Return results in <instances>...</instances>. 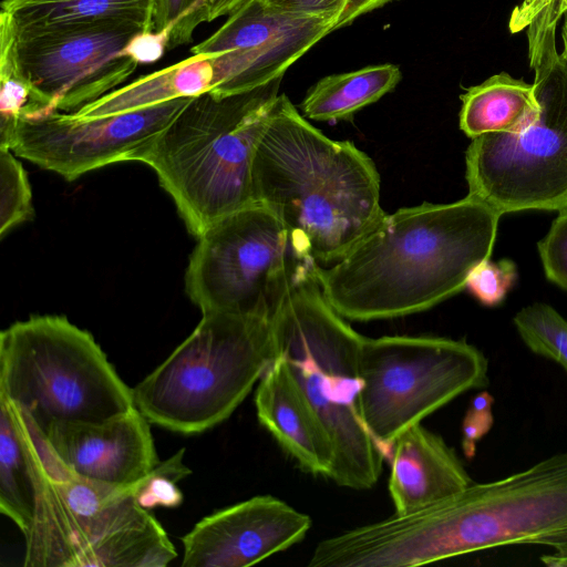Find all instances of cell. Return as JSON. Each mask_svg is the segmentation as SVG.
<instances>
[{
  "label": "cell",
  "instance_id": "obj_24",
  "mask_svg": "<svg viewBox=\"0 0 567 567\" xmlns=\"http://www.w3.org/2000/svg\"><path fill=\"white\" fill-rule=\"evenodd\" d=\"M515 328L535 354L559 364L567 373V319L553 307L536 302L514 317Z\"/></svg>",
  "mask_w": 567,
  "mask_h": 567
},
{
  "label": "cell",
  "instance_id": "obj_36",
  "mask_svg": "<svg viewBox=\"0 0 567 567\" xmlns=\"http://www.w3.org/2000/svg\"><path fill=\"white\" fill-rule=\"evenodd\" d=\"M540 561L549 567H567V548L543 554Z\"/></svg>",
  "mask_w": 567,
  "mask_h": 567
},
{
  "label": "cell",
  "instance_id": "obj_10",
  "mask_svg": "<svg viewBox=\"0 0 567 567\" xmlns=\"http://www.w3.org/2000/svg\"><path fill=\"white\" fill-rule=\"evenodd\" d=\"M359 414L390 458L404 431L456 396L488 385V361L464 340L443 337L364 338Z\"/></svg>",
  "mask_w": 567,
  "mask_h": 567
},
{
  "label": "cell",
  "instance_id": "obj_34",
  "mask_svg": "<svg viewBox=\"0 0 567 567\" xmlns=\"http://www.w3.org/2000/svg\"><path fill=\"white\" fill-rule=\"evenodd\" d=\"M396 0H348V4L340 16L336 30L351 24L359 17Z\"/></svg>",
  "mask_w": 567,
  "mask_h": 567
},
{
  "label": "cell",
  "instance_id": "obj_39",
  "mask_svg": "<svg viewBox=\"0 0 567 567\" xmlns=\"http://www.w3.org/2000/svg\"><path fill=\"white\" fill-rule=\"evenodd\" d=\"M557 1L558 0H551L550 4L547 8H554Z\"/></svg>",
  "mask_w": 567,
  "mask_h": 567
},
{
  "label": "cell",
  "instance_id": "obj_13",
  "mask_svg": "<svg viewBox=\"0 0 567 567\" xmlns=\"http://www.w3.org/2000/svg\"><path fill=\"white\" fill-rule=\"evenodd\" d=\"M190 99L94 118L59 111L21 118L7 148L72 182L96 168L134 161Z\"/></svg>",
  "mask_w": 567,
  "mask_h": 567
},
{
  "label": "cell",
  "instance_id": "obj_32",
  "mask_svg": "<svg viewBox=\"0 0 567 567\" xmlns=\"http://www.w3.org/2000/svg\"><path fill=\"white\" fill-rule=\"evenodd\" d=\"M493 425L491 408L468 406L462 422V449L466 457L474 456L476 443Z\"/></svg>",
  "mask_w": 567,
  "mask_h": 567
},
{
  "label": "cell",
  "instance_id": "obj_35",
  "mask_svg": "<svg viewBox=\"0 0 567 567\" xmlns=\"http://www.w3.org/2000/svg\"><path fill=\"white\" fill-rule=\"evenodd\" d=\"M250 0H204V13L206 22H212L221 17H228L240 9Z\"/></svg>",
  "mask_w": 567,
  "mask_h": 567
},
{
  "label": "cell",
  "instance_id": "obj_12",
  "mask_svg": "<svg viewBox=\"0 0 567 567\" xmlns=\"http://www.w3.org/2000/svg\"><path fill=\"white\" fill-rule=\"evenodd\" d=\"M143 31L128 22L16 30L0 12V41L9 47L17 71L31 90L29 117L53 111L74 113L115 90L138 65L122 52Z\"/></svg>",
  "mask_w": 567,
  "mask_h": 567
},
{
  "label": "cell",
  "instance_id": "obj_9",
  "mask_svg": "<svg viewBox=\"0 0 567 567\" xmlns=\"http://www.w3.org/2000/svg\"><path fill=\"white\" fill-rule=\"evenodd\" d=\"M0 395L45 431L102 423L135 408L93 336L64 316H33L0 334Z\"/></svg>",
  "mask_w": 567,
  "mask_h": 567
},
{
  "label": "cell",
  "instance_id": "obj_20",
  "mask_svg": "<svg viewBox=\"0 0 567 567\" xmlns=\"http://www.w3.org/2000/svg\"><path fill=\"white\" fill-rule=\"evenodd\" d=\"M154 0H2L16 30L53 29L99 22H128L152 31Z\"/></svg>",
  "mask_w": 567,
  "mask_h": 567
},
{
  "label": "cell",
  "instance_id": "obj_38",
  "mask_svg": "<svg viewBox=\"0 0 567 567\" xmlns=\"http://www.w3.org/2000/svg\"><path fill=\"white\" fill-rule=\"evenodd\" d=\"M563 25H561V43H563V51L561 55L567 62V11L563 14Z\"/></svg>",
  "mask_w": 567,
  "mask_h": 567
},
{
  "label": "cell",
  "instance_id": "obj_25",
  "mask_svg": "<svg viewBox=\"0 0 567 567\" xmlns=\"http://www.w3.org/2000/svg\"><path fill=\"white\" fill-rule=\"evenodd\" d=\"M0 235L33 215L31 188L21 163L8 148H0Z\"/></svg>",
  "mask_w": 567,
  "mask_h": 567
},
{
  "label": "cell",
  "instance_id": "obj_1",
  "mask_svg": "<svg viewBox=\"0 0 567 567\" xmlns=\"http://www.w3.org/2000/svg\"><path fill=\"white\" fill-rule=\"evenodd\" d=\"M507 545L567 548V452L321 540L320 567H413Z\"/></svg>",
  "mask_w": 567,
  "mask_h": 567
},
{
  "label": "cell",
  "instance_id": "obj_6",
  "mask_svg": "<svg viewBox=\"0 0 567 567\" xmlns=\"http://www.w3.org/2000/svg\"><path fill=\"white\" fill-rule=\"evenodd\" d=\"M317 265L299 276L272 318L275 353L285 359L331 437L328 478L367 489L378 482L385 456L359 414L364 337L326 299Z\"/></svg>",
  "mask_w": 567,
  "mask_h": 567
},
{
  "label": "cell",
  "instance_id": "obj_33",
  "mask_svg": "<svg viewBox=\"0 0 567 567\" xmlns=\"http://www.w3.org/2000/svg\"><path fill=\"white\" fill-rule=\"evenodd\" d=\"M549 3L550 0H520L512 11L508 23L509 31L517 33L525 30Z\"/></svg>",
  "mask_w": 567,
  "mask_h": 567
},
{
  "label": "cell",
  "instance_id": "obj_22",
  "mask_svg": "<svg viewBox=\"0 0 567 567\" xmlns=\"http://www.w3.org/2000/svg\"><path fill=\"white\" fill-rule=\"evenodd\" d=\"M37 486L19 409L0 395V511L24 534L33 519Z\"/></svg>",
  "mask_w": 567,
  "mask_h": 567
},
{
  "label": "cell",
  "instance_id": "obj_14",
  "mask_svg": "<svg viewBox=\"0 0 567 567\" xmlns=\"http://www.w3.org/2000/svg\"><path fill=\"white\" fill-rule=\"evenodd\" d=\"M336 24L334 18L285 12L250 0L192 52L208 56L213 64L209 93L239 94L282 78Z\"/></svg>",
  "mask_w": 567,
  "mask_h": 567
},
{
  "label": "cell",
  "instance_id": "obj_26",
  "mask_svg": "<svg viewBox=\"0 0 567 567\" xmlns=\"http://www.w3.org/2000/svg\"><path fill=\"white\" fill-rule=\"evenodd\" d=\"M184 449L175 453L137 483L136 499L145 509L176 507L183 501L177 482L187 476L190 470L183 463Z\"/></svg>",
  "mask_w": 567,
  "mask_h": 567
},
{
  "label": "cell",
  "instance_id": "obj_7",
  "mask_svg": "<svg viewBox=\"0 0 567 567\" xmlns=\"http://www.w3.org/2000/svg\"><path fill=\"white\" fill-rule=\"evenodd\" d=\"M558 21L543 10L526 28L537 116L515 133H487L466 150L468 195L501 215L567 207V62Z\"/></svg>",
  "mask_w": 567,
  "mask_h": 567
},
{
  "label": "cell",
  "instance_id": "obj_21",
  "mask_svg": "<svg viewBox=\"0 0 567 567\" xmlns=\"http://www.w3.org/2000/svg\"><path fill=\"white\" fill-rule=\"evenodd\" d=\"M401 79L400 68L392 63L331 74L308 90L300 109L309 120H346L393 91Z\"/></svg>",
  "mask_w": 567,
  "mask_h": 567
},
{
  "label": "cell",
  "instance_id": "obj_15",
  "mask_svg": "<svg viewBox=\"0 0 567 567\" xmlns=\"http://www.w3.org/2000/svg\"><path fill=\"white\" fill-rule=\"evenodd\" d=\"M311 525L286 502L255 496L204 517L182 537V566H251L301 542Z\"/></svg>",
  "mask_w": 567,
  "mask_h": 567
},
{
  "label": "cell",
  "instance_id": "obj_16",
  "mask_svg": "<svg viewBox=\"0 0 567 567\" xmlns=\"http://www.w3.org/2000/svg\"><path fill=\"white\" fill-rule=\"evenodd\" d=\"M42 433L69 470L93 481L134 485L159 463L150 422L136 408L102 423H53Z\"/></svg>",
  "mask_w": 567,
  "mask_h": 567
},
{
  "label": "cell",
  "instance_id": "obj_27",
  "mask_svg": "<svg viewBox=\"0 0 567 567\" xmlns=\"http://www.w3.org/2000/svg\"><path fill=\"white\" fill-rule=\"evenodd\" d=\"M204 0H154L152 31L172 28L168 49L188 44L195 29L206 22Z\"/></svg>",
  "mask_w": 567,
  "mask_h": 567
},
{
  "label": "cell",
  "instance_id": "obj_3",
  "mask_svg": "<svg viewBox=\"0 0 567 567\" xmlns=\"http://www.w3.org/2000/svg\"><path fill=\"white\" fill-rule=\"evenodd\" d=\"M256 203L281 220L296 248L328 266L385 215L373 161L350 141L326 136L278 95L252 163Z\"/></svg>",
  "mask_w": 567,
  "mask_h": 567
},
{
  "label": "cell",
  "instance_id": "obj_11",
  "mask_svg": "<svg viewBox=\"0 0 567 567\" xmlns=\"http://www.w3.org/2000/svg\"><path fill=\"white\" fill-rule=\"evenodd\" d=\"M313 264L276 214L256 203L219 219L198 238L186 292L203 315L272 320L293 282Z\"/></svg>",
  "mask_w": 567,
  "mask_h": 567
},
{
  "label": "cell",
  "instance_id": "obj_5",
  "mask_svg": "<svg viewBox=\"0 0 567 567\" xmlns=\"http://www.w3.org/2000/svg\"><path fill=\"white\" fill-rule=\"evenodd\" d=\"M282 78L227 96L192 97L134 161L152 167L189 233L256 204L252 163Z\"/></svg>",
  "mask_w": 567,
  "mask_h": 567
},
{
  "label": "cell",
  "instance_id": "obj_30",
  "mask_svg": "<svg viewBox=\"0 0 567 567\" xmlns=\"http://www.w3.org/2000/svg\"><path fill=\"white\" fill-rule=\"evenodd\" d=\"M171 30L172 28L159 32H140L130 40L122 54L131 58L137 64H153L168 49Z\"/></svg>",
  "mask_w": 567,
  "mask_h": 567
},
{
  "label": "cell",
  "instance_id": "obj_31",
  "mask_svg": "<svg viewBox=\"0 0 567 567\" xmlns=\"http://www.w3.org/2000/svg\"><path fill=\"white\" fill-rule=\"evenodd\" d=\"M268 6L285 12L329 17L337 19L343 13L348 0H262Z\"/></svg>",
  "mask_w": 567,
  "mask_h": 567
},
{
  "label": "cell",
  "instance_id": "obj_23",
  "mask_svg": "<svg viewBox=\"0 0 567 567\" xmlns=\"http://www.w3.org/2000/svg\"><path fill=\"white\" fill-rule=\"evenodd\" d=\"M186 97L179 74V63L141 76L71 113L79 118H94L136 111Z\"/></svg>",
  "mask_w": 567,
  "mask_h": 567
},
{
  "label": "cell",
  "instance_id": "obj_18",
  "mask_svg": "<svg viewBox=\"0 0 567 567\" xmlns=\"http://www.w3.org/2000/svg\"><path fill=\"white\" fill-rule=\"evenodd\" d=\"M389 460V492L395 514L426 507L473 483L454 450L421 423L395 439Z\"/></svg>",
  "mask_w": 567,
  "mask_h": 567
},
{
  "label": "cell",
  "instance_id": "obj_2",
  "mask_svg": "<svg viewBox=\"0 0 567 567\" xmlns=\"http://www.w3.org/2000/svg\"><path fill=\"white\" fill-rule=\"evenodd\" d=\"M502 215L467 195L385 214L341 259L316 266L322 292L344 319L396 318L434 307L466 287L489 259Z\"/></svg>",
  "mask_w": 567,
  "mask_h": 567
},
{
  "label": "cell",
  "instance_id": "obj_19",
  "mask_svg": "<svg viewBox=\"0 0 567 567\" xmlns=\"http://www.w3.org/2000/svg\"><path fill=\"white\" fill-rule=\"evenodd\" d=\"M461 101L460 127L471 138L518 132L539 112L534 85L507 72L468 87Z\"/></svg>",
  "mask_w": 567,
  "mask_h": 567
},
{
  "label": "cell",
  "instance_id": "obj_29",
  "mask_svg": "<svg viewBox=\"0 0 567 567\" xmlns=\"http://www.w3.org/2000/svg\"><path fill=\"white\" fill-rule=\"evenodd\" d=\"M558 212L538 251L548 280L567 290V207Z\"/></svg>",
  "mask_w": 567,
  "mask_h": 567
},
{
  "label": "cell",
  "instance_id": "obj_37",
  "mask_svg": "<svg viewBox=\"0 0 567 567\" xmlns=\"http://www.w3.org/2000/svg\"><path fill=\"white\" fill-rule=\"evenodd\" d=\"M546 9L550 11L553 20L559 22L563 14L567 11V0H558L554 8Z\"/></svg>",
  "mask_w": 567,
  "mask_h": 567
},
{
  "label": "cell",
  "instance_id": "obj_4",
  "mask_svg": "<svg viewBox=\"0 0 567 567\" xmlns=\"http://www.w3.org/2000/svg\"><path fill=\"white\" fill-rule=\"evenodd\" d=\"M37 501L24 566L165 567L176 556L162 525L136 499V486L80 476L55 455L20 409Z\"/></svg>",
  "mask_w": 567,
  "mask_h": 567
},
{
  "label": "cell",
  "instance_id": "obj_8",
  "mask_svg": "<svg viewBox=\"0 0 567 567\" xmlns=\"http://www.w3.org/2000/svg\"><path fill=\"white\" fill-rule=\"evenodd\" d=\"M276 358L272 320L203 315L194 331L132 389L150 423L198 434L227 420Z\"/></svg>",
  "mask_w": 567,
  "mask_h": 567
},
{
  "label": "cell",
  "instance_id": "obj_28",
  "mask_svg": "<svg viewBox=\"0 0 567 567\" xmlns=\"http://www.w3.org/2000/svg\"><path fill=\"white\" fill-rule=\"evenodd\" d=\"M516 276V266L512 260L492 262L486 259L472 270L466 287L483 305L495 306L504 299Z\"/></svg>",
  "mask_w": 567,
  "mask_h": 567
},
{
  "label": "cell",
  "instance_id": "obj_17",
  "mask_svg": "<svg viewBox=\"0 0 567 567\" xmlns=\"http://www.w3.org/2000/svg\"><path fill=\"white\" fill-rule=\"evenodd\" d=\"M255 406L260 424L303 471L329 477L331 437L284 358L276 355L259 379Z\"/></svg>",
  "mask_w": 567,
  "mask_h": 567
}]
</instances>
